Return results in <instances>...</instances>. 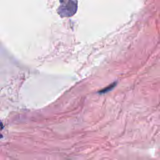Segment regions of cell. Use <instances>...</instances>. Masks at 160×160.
<instances>
[{
  "label": "cell",
  "instance_id": "obj_1",
  "mask_svg": "<svg viewBox=\"0 0 160 160\" xmlns=\"http://www.w3.org/2000/svg\"><path fill=\"white\" fill-rule=\"evenodd\" d=\"M61 5L58 9V13L61 17H69L76 13L78 8L76 1H61Z\"/></svg>",
  "mask_w": 160,
  "mask_h": 160
},
{
  "label": "cell",
  "instance_id": "obj_2",
  "mask_svg": "<svg viewBox=\"0 0 160 160\" xmlns=\"http://www.w3.org/2000/svg\"><path fill=\"white\" fill-rule=\"evenodd\" d=\"M116 83H113V84H110V86H108V87H106V88H104L103 90H101V91L99 92L100 93H106V92H108V91H110L111 90H112L113 88L114 87V86H116Z\"/></svg>",
  "mask_w": 160,
  "mask_h": 160
}]
</instances>
